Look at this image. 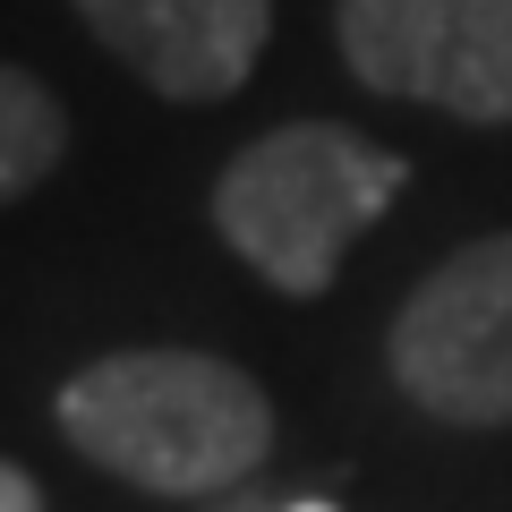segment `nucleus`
Instances as JSON below:
<instances>
[{
	"label": "nucleus",
	"instance_id": "nucleus-1",
	"mask_svg": "<svg viewBox=\"0 0 512 512\" xmlns=\"http://www.w3.org/2000/svg\"><path fill=\"white\" fill-rule=\"evenodd\" d=\"M60 436L146 495H222L274 453V402L214 350H111L60 384Z\"/></svg>",
	"mask_w": 512,
	"mask_h": 512
},
{
	"label": "nucleus",
	"instance_id": "nucleus-2",
	"mask_svg": "<svg viewBox=\"0 0 512 512\" xmlns=\"http://www.w3.org/2000/svg\"><path fill=\"white\" fill-rule=\"evenodd\" d=\"M402 180L410 163L393 146L342 120H291L231 154V171L214 180V231L248 274L291 299H316L359 248V231L402 197Z\"/></svg>",
	"mask_w": 512,
	"mask_h": 512
},
{
	"label": "nucleus",
	"instance_id": "nucleus-3",
	"mask_svg": "<svg viewBox=\"0 0 512 512\" xmlns=\"http://www.w3.org/2000/svg\"><path fill=\"white\" fill-rule=\"evenodd\" d=\"M393 376L444 427H504L512 419V231L453 248L402 299Z\"/></svg>",
	"mask_w": 512,
	"mask_h": 512
},
{
	"label": "nucleus",
	"instance_id": "nucleus-4",
	"mask_svg": "<svg viewBox=\"0 0 512 512\" xmlns=\"http://www.w3.org/2000/svg\"><path fill=\"white\" fill-rule=\"evenodd\" d=\"M333 43L376 94H410L478 128L512 120V0H342Z\"/></svg>",
	"mask_w": 512,
	"mask_h": 512
},
{
	"label": "nucleus",
	"instance_id": "nucleus-5",
	"mask_svg": "<svg viewBox=\"0 0 512 512\" xmlns=\"http://www.w3.org/2000/svg\"><path fill=\"white\" fill-rule=\"evenodd\" d=\"M86 35L171 103H222L248 86L274 35V0H69Z\"/></svg>",
	"mask_w": 512,
	"mask_h": 512
},
{
	"label": "nucleus",
	"instance_id": "nucleus-6",
	"mask_svg": "<svg viewBox=\"0 0 512 512\" xmlns=\"http://www.w3.org/2000/svg\"><path fill=\"white\" fill-rule=\"evenodd\" d=\"M60 154H69L60 94L43 86V77H26V69L0 60V205L26 197V188H43L60 171Z\"/></svg>",
	"mask_w": 512,
	"mask_h": 512
},
{
	"label": "nucleus",
	"instance_id": "nucleus-7",
	"mask_svg": "<svg viewBox=\"0 0 512 512\" xmlns=\"http://www.w3.org/2000/svg\"><path fill=\"white\" fill-rule=\"evenodd\" d=\"M0 512H43V487L18 470V461H0Z\"/></svg>",
	"mask_w": 512,
	"mask_h": 512
},
{
	"label": "nucleus",
	"instance_id": "nucleus-8",
	"mask_svg": "<svg viewBox=\"0 0 512 512\" xmlns=\"http://www.w3.org/2000/svg\"><path fill=\"white\" fill-rule=\"evenodd\" d=\"M291 512H333V504H291Z\"/></svg>",
	"mask_w": 512,
	"mask_h": 512
}]
</instances>
